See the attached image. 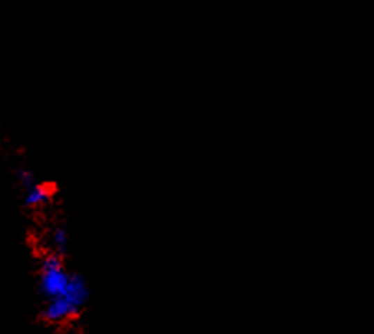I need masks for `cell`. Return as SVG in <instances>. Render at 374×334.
I'll return each mask as SVG.
<instances>
[{
	"mask_svg": "<svg viewBox=\"0 0 374 334\" xmlns=\"http://www.w3.org/2000/svg\"><path fill=\"white\" fill-rule=\"evenodd\" d=\"M90 290L88 283L80 273H73L72 283H70L68 290L62 297L49 299L47 301L45 310H43V316L51 323H60V321H67L81 311L85 303L88 301Z\"/></svg>",
	"mask_w": 374,
	"mask_h": 334,
	"instance_id": "6da1fadb",
	"label": "cell"
},
{
	"mask_svg": "<svg viewBox=\"0 0 374 334\" xmlns=\"http://www.w3.org/2000/svg\"><path fill=\"white\" fill-rule=\"evenodd\" d=\"M73 273L67 268L63 262V257L56 253H49L42 258L40 268H38V288L43 297L49 299L58 298L67 292L70 283H72Z\"/></svg>",
	"mask_w": 374,
	"mask_h": 334,
	"instance_id": "7a4b0ae2",
	"label": "cell"
},
{
	"mask_svg": "<svg viewBox=\"0 0 374 334\" xmlns=\"http://www.w3.org/2000/svg\"><path fill=\"white\" fill-rule=\"evenodd\" d=\"M54 187L45 182H35L30 187L24 189V202L30 209H40V207L47 206L54 197Z\"/></svg>",
	"mask_w": 374,
	"mask_h": 334,
	"instance_id": "3957f363",
	"label": "cell"
},
{
	"mask_svg": "<svg viewBox=\"0 0 374 334\" xmlns=\"http://www.w3.org/2000/svg\"><path fill=\"white\" fill-rule=\"evenodd\" d=\"M49 245L51 253L60 255V257H63V255L67 253L70 245V233L65 225H55V227L50 228Z\"/></svg>",
	"mask_w": 374,
	"mask_h": 334,
	"instance_id": "277c9868",
	"label": "cell"
},
{
	"mask_svg": "<svg viewBox=\"0 0 374 334\" xmlns=\"http://www.w3.org/2000/svg\"><path fill=\"white\" fill-rule=\"evenodd\" d=\"M17 181H19L20 187L22 190H24L30 187L32 184H35L38 179H37V176L30 171V169H19V171H17Z\"/></svg>",
	"mask_w": 374,
	"mask_h": 334,
	"instance_id": "5b68a950",
	"label": "cell"
}]
</instances>
